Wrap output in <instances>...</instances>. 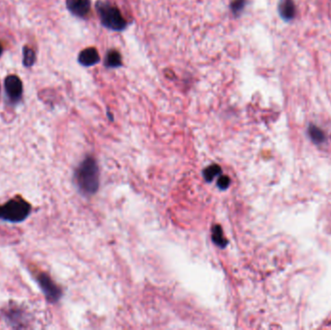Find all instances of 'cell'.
I'll use <instances>...</instances> for the list:
<instances>
[{
    "label": "cell",
    "instance_id": "obj_1",
    "mask_svg": "<svg viewBox=\"0 0 331 330\" xmlns=\"http://www.w3.org/2000/svg\"><path fill=\"white\" fill-rule=\"evenodd\" d=\"M75 177L80 192L85 195L95 194L99 187V169L94 158H85L77 169Z\"/></svg>",
    "mask_w": 331,
    "mask_h": 330
},
{
    "label": "cell",
    "instance_id": "obj_2",
    "mask_svg": "<svg viewBox=\"0 0 331 330\" xmlns=\"http://www.w3.org/2000/svg\"><path fill=\"white\" fill-rule=\"evenodd\" d=\"M97 14L103 26L112 31H123L127 21L117 7L108 1L98 0L95 4Z\"/></svg>",
    "mask_w": 331,
    "mask_h": 330
},
{
    "label": "cell",
    "instance_id": "obj_3",
    "mask_svg": "<svg viewBox=\"0 0 331 330\" xmlns=\"http://www.w3.org/2000/svg\"><path fill=\"white\" fill-rule=\"evenodd\" d=\"M31 206L22 198L16 197L0 205V219L18 223L25 220L30 214Z\"/></svg>",
    "mask_w": 331,
    "mask_h": 330
},
{
    "label": "cell",
    "instance_id": "obj_4",
    "mask_svg": "<svg viewBox=\"0 0 331 330\" xmlns=\"http://www.w3.org/2000/svg\"><path fill=\"white\" fill-rule=\"evenodd\" d=\"M38 282L45 297L50 302H56L61 297V291L58 286L52 281V279L46 274L41 273L38 276Z\"/></svg>",
    "mask_w": 331,
    "mask_h": 330
},
{
    "label": "cell",
    "instance_id": "obj_5",
    "mask_svg": "<svg viewBox=\"0 0 331 330\" xmlns=\"http://www.w3.org/2000/svg\"><path fill=\"white\" fill-rule=\"evenodd\" d=\"M4 85H5L6 93L11 101L17 102L21 99L22 91H23L22 82L17 76L10 75V76L6 77L5 81H4Z\"/></svg>",
    "mask_w": 331,
    "mask_h": 330
},
{
    "label": "cell",
    "instance_id": "obj_6",
    "mask_svg": "<svg viewBox=\"0 0 331 330\" xmlns=\"http://www.w3.org/2000/svg\"><path fill=\"white\" fill-rule=\"evenodd\" d=\"M66 7L72 15L84 18L90 12L91 2L90 0H66Z\"/></svg>",
    "mask_w": 331,
    "mask_h": 330
},
{
    "label": "cell",
    "instance_id": "obj_7",
    "mask_svg": "<svg viewBox=\"0 0 331 330\" xmlns=\"http://www.w3.org/2000/svg\"><path fill=\"white\" fill-rule=\"evenodd\" d=\"M78 61L84 67L94 66L100 61L99 52L95 47H86L79 52Z\"/></svg>",
    "mask_w": 331,
    "mask_h": 330
},
{
    "label": "cell",
    "instance_id": "obj_8",
    "mask_svg": "<svg viewBox=\"0 0 331 330\" xmlns=\"http://www.w3.org/2000/svg\"><path fill=\"white\" fill-rule=\"evenodd\" d=\"M278 13L285 21H290L294 19L297 14L294 0H280L278 4Z\"/></svg>",
    "mask_w": 331,
    "mask_h": 330
},
{
    "label": "cell",
    "instance_id": "obj_9",
    "mask_svg": "<svg viewBox=\"0 0 331 330\" xmlns=\"http://www.w3.org/2000/svg\"><path fill=\"white\" fill-rule=\"evenodd\" d=\"M104 65L107 68L114 69L122 66V56L116 49H110L104 59Z\"/></svg>",
    "mask_w": 331,
    "mask_h": 330
},
{
    "label": "cell",
    "instance_id": "obj_10",
    "mask_svg": "<svg viewBox=\"0 0 331 330\" xmlns=\"http://www.w3.org/2000/svg\"><path fill=\"white\" fill-rule=\"evenodd\" d=\"M308 134H309L311 140L315 142V143H317V144L323 143V142H325V140H326L324 132L319 127H317L314 124H311V125L309 126V128H308Z\"/></svg>",
    "mask_w": 331,
    "mask_h": 330
},
{
    "label": "cell",
    "instance_id": "obj_11",
    "mask_svg": "<svg viewBox=\"0 0 331 330\" xmlns=\"http://www.w3.org/2000/svg\"><path fill=\"white\" fill-rule=\"evenodd\" d=\"M212 240L215 244H217L220 247H225L227 244V240L224 237L222 228L218 225L212 229Z\"/></svg>",
    "mask_w": 331,
    "mask_h": 330
},
{
    "label": "cell",
    "instance_id": "obj_12",
    "mask_svg": "<svg viewBox=\"0 0 331 330\" xmlns=\"http://www.w3.org/2000/svg\"><path fill=\"white\" fill-rule=\"evenodd\" d=\"M22 54H23V65L25 67H31L32 65L36 61V55L34 50L27 46L23 47L22 49Z\"/></svg>",
    "mask_w": 331,
    "mask_h": 330
},
{
    "label": "cell",
    "instance_id": "obj_13",
    "mask_svg": "<svg viewBox=\"0 0 331 330\" xmlns=\"http://www.w3.org/2000/svg\"><path fill=\"white\" fill-rule=\"evenodd\" d=\"M246 0H234L231 4V10L235 16H238L242 13L246 6Z\"/></svg>",
    "mask_w": 331,
    "mask_h": 330
},
{
    "label": "cell",
    "instance_id": "obj_14",
    "mask_svg": "<svg viewBox=\"0 0 331 330\" xmlns=\"http://www.w3.org/2000/svg\"><path fill=\"white\" fill-rule=\"evenodd\" d=\"M221 173V169L219 166L217 165H213V166H210L208 167L204 173V175H205V178L206 179V181H211L216 175L220 174Z\"/></svg>",
    "mask_w": 331,
    "mask_h": 330
},
{
    "label": "cell",
    "instance_id": "obj_15",
    "mask_svg": "<svg viewBox=\"0 0 331 330\" xmlns=\"http://www.w3.org/2000/svg\"><path fill=\"white\" fill-rule=\"evenodd\" d=\"M230 184V178L228 176H221L220 178L218 179V186L221 189H226Z\"/></svg>",
    "mask_w": 331,
    "mask_h": 330
},
{
    "label": "cell",
    "instance_id": "obj_16",
    "mask_svg": "<svg viewBox=\"0 0 331 330\" xmlns=\"http://www.w3.org/2000/svg\"><path fill=\"white\" fill-rule=\"evenodd\" d=\"M2 52H3V47H2L1 44H0V55L2 54Z\"/></svg>",
    "mask_w": 331,
    "mask_h": 330
}]
</instances>
